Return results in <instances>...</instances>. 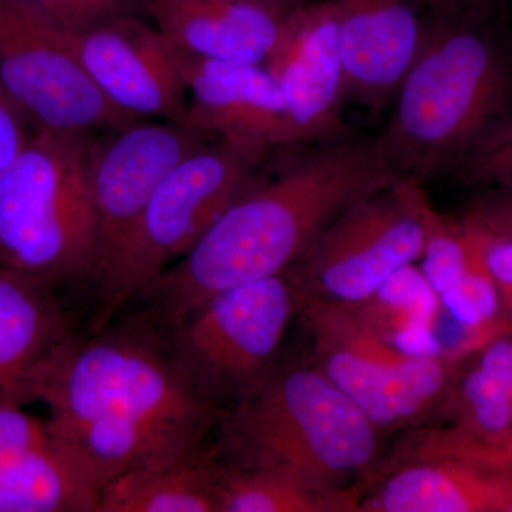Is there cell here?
Here are the masks:
<instances>
[{
	"label": "cell",
	"instance_id": "1",
	"mask_svg": "<svg viewBox=\"0 0 512 512\" xmlns=\"http://www.w3.org/2000/svg\"><path fill=\"white\" fill-rule=\"evenodd\" d=\"M39 402L100 493L117 478L204 446L225 413L195 390L164 333L134 315L87 338L74 335Z\"/></svg>",
	"mask_w": 512,
	"mask_h": 512
},
{
	"label": "cell",
	"instance_id": "2",
	"mask_svg": "<svg viewBox=\"0 0 512 512\" xmlns=\"http://www.w3.org/2000/svg\"><path fill=\"white\" fill-rule=\"evenodd\" d=\"M305 148L271 177L259 171L194 247L134 299L128 308L138 309L130 313L165 330L217 293L285 274L340 212L400 178L379 137Z\"/></svg>",
	"mask_w": 512,
	"mask_h": 512
},
{
	"label": "cell",
	"instance_id": "3",
	"mask_svg": "<svg viewBox=\"0 0 512 512\" xmlns=\"http://www.w3.org/2000/svg\"><path fill=\"white\" fill-rule=\"evenodd\" d=\"M393 100L379 140L394 173L419 183L456 173L512 111V42L493 2L450 18L430 16L423 50Z\"/></svg>",
	"mask_w": 512,
	"mask_h": 512
},
{
	"label": "cell",
	"instance_id": "4",
	"mask_svg": "<svg viewBox=\"0 0 512 512\" xmlns=\"http://www.w3.org/2000/svg\"><path fill=\"white\" fill-rule=\"evenodd\" d=\"M215 444L229 467L268 468L330 488L372 474L380 434L318 366L272 367L225 410Z\"/></svg>",
	"mask_w": 512,
	"mask_h": 512
},
{
	"label": "cell",
	"instance_id": "5",
	"mask_svg": "<svg viewBox=\"0 0 512 512\" xmlns=\"http://www.w3.org/2000/svg\"><path fill=\"white\" fill-rule=\"evenodd\" d=\"M93 137L36 131L25 150L0 171V268L55 291L93 282Z\"/></svg>",
	"mask_w": 512,
	"mask_h": 512
},
{
	"label": "cell",
	"instance_id": "6",
	"mask_svg": "<svg viewBox=\"0 0 512 512\" xmlns=\"http://www.w3.org/2000/svg\"><path fill=\"white\" fill-rule=\"evenodd\" d=\"M271 151L214 138L158 185L96 282L93 330L126 311L251 184Z\"/></svg>",
	"mask_w": 512,
	"mask_h": 512
},
{
	"label": "cell",
	"instance_id": "7",
	"mask_svg": "<svg viewBox=\"0 0 512 512\" xmlns=\"http://www.w3.org/2000/svg\"><path fill=\"white\" fill-rule=\"evenodd\" d=\"M419 181L400 177L340 212L286 271L298 302L353 308L404 266L426 242Z\"/></svg>",
	"mask_w": 512,
	"mask_h": 512
},
{
	"label": "cell",
	"instance_id": "8",
	"mask_svg": "<svg viewBox=\"0 0 512 512\" xmlns=\"http://www.w3.org/2000/svg\"><path fill=\"white\" fill-rule=\"evenodd\" d=\"M295 313L285 272L217 293L161 332L195 390L225 412L274 367Z\"/></svg>",
	"mask_w": 512,
	"mask_h": 512
},
{
	"label": "cell",
	"instance_id": "9",
	"mask_svg": "<svg viewBox=\"0 0 512 512\" xmlns=\"http://www.w3.org/2000/svg\"><path fill=\"white\" fill-rule=\"evenodd\" d=\"M318 366L382 431L409 427L443 404L453 363L412 355L377 338L340 306L298 302Z\"/></svg>",
	"mask_w": 512,
	"mask_h": 512
},
{
	"label": "cell",
	"instance_id": "10",
	"mask_svg": "<svg viewBox=\"0 0 512 512\" xmlns=\"http://www.w3.org/2000/svg\"><path fill=\"white\" fill-rule=\"evenodd\" d=\"M0 87L36 131L97 136L137 121L100 92L66 30L13 0H0Z\"/></svg>",
	"mask_w": 512,
	"mask_h": 512
},
{
	"label": "cell",
	"instance_id": "11",
	"mask_svg": "<svg viewBox=\"0 0 512 512\" xmlns=\"http://www.w3.org/2000/svg\"><path fill=\"white\" fill-rule=\"evenodd\" d=\"M214 138L171 120H137L92 140L90 188L97 229L93 284L175 165Z\"/></svg>",
	"mask_w": 512,
	"mask_h": 512
},
{
	"label": "cell",
	"instance_id": "12",
	"mask_svg": "<svg viewBox=\"0 0 512 512\" xmlns=\"http://www.w3.org/2000/svg\"><path fill=\"white\" fill-rule=\"evenodd\" d=\"M264 64L284 94L293 147L350 136L342 119L345 77L329 0H309L286 13Z\"/></svg>",
	"mask_w": 512,
	"mask_h": 512
},
{
	"label": "cell",
	"instance_id": "13",
	"mask_svg": "<svg viewBox=\"0 0 512 512\" xmlns=\"http://www.w3.org/2000/svg\"><path fill=\"white\" fill-rule=\"evenodd\" d=\"M67 36L84 69L114 107L136 120L185 124L187 93L173 50L140 13Z\"/></svg>",
	"mask_w": 512,
	"mask_h": 512
},
{
	"label": "cell",
	"instance_id": "14",
	"mask_svg": "<svg viewBox=\"0 0 512 512\" xmlns=\"http://www.w3.org/2000/svg\"><path fill=\"white\" fill-rule=\"evenodd\" d=\"M170 47L187 93V126L262 150L293 147L284 94L265 64L204 59Z\"/></svg>",
	"mask_w": 512,
	"mask_h": 512
},
{
	"label": "cell",
	"instance_id": "15",
	"mask_svg": "<svg viewBox=\"0 0 512 512\" xmlns=\"http://www.w3.org/2000/svg\"><path fill=\"white\" fill-rule=\"evenodd\" d=\"M335 9L346 100L372 116L396 96L426 43L423 0H329Z\"/></svg>",
	"mask_w": 512,
	"mask_h": 512
},
{
	"label": "cell",
	"instance_id": "16",
	"mask_svg": "<svg viewBox=\"0 0 512 512\" xmlns=\"http://www.w3.org/2000/svg\"><path fill=\"white\" fill-rule=\"evenodd\" d=\"M74 335L55 289L0 268V407L39 402Z\"/></svg>",
	"mask_w": 512,
	"mask_h": 512
},
{
	"label": "cell",
	"instance_id": "17",
	"mask_svg": "<svg viewBox=\"0 0 512 512\" xmlns=\"http://www.w3.org/2000/svg\"><path fill=\"white\" fill-rule=\"evenodd\" d=\"M140 8L175 49L241 63L266 62L286 15L244 0H140Z\"/></svg>",
	"mask_w": 512,
	"mask_h": 512
},
{
	"label": "cell",
	"instance_id": "18",
	"mask_svg": "<svg viewBox=\"0 0 512 512\" xmlns=\"http://www.w3.org/2000/svg\"><path fill=\"white\" fill-rule=\"evenodd\" d=\"M510 474L457 461L417 458L393 464L360 512H505Z\"/></svg>",
	"mask_w": 512,
	"mask_h": 512
},
{
	"label": "cell",
	"instance_id": "19",
	"mask_svg": "<svg viewBox=\"0 0 512 512\" xmlns=\"http://www.w3.org/2000/svg\"><path fill=\"white\" fill-rule=\"evenodd\" d=\"M100 488L57 439L0 453V512H99Z\"/></svg>",
	"mask_w": 512,
	"mask_h": 512
},
{
	"label": "cell",
	"instance_id": "20",
	"mask_svg": "<svg viewBox=\"0 0 512 512\" xmlns=\"http://www.w3.org/2000/svg\"><path fill=\"white\" fill-rule=\"evenodd\" d=\"M221 468L215 446L205 443L111 481L101 490L99 512H218Z\"/></svg>",
	"mask_w": 512,
	"mask_h": 512
},
{
	"label": "cell",
	"instance_id": "21",
	"mask_svg": "<svg viewBox=\"0 0 512 512\" xmlns=\"http://www.w3.org/2000/svg\"><path fill=\"white\" fill-rule=\"evenodd\" d=\"M346 309L363 328L394 348L412 355L441 357L434 336L439 295L416 264L399 269L366 301Z\"/></svg>",
	"mask_w": 512,
	"mask_h": 512
},
{
	"label": "cell",
	"instance_id": "22",
	"mask_svg": "<svg viewBox=\"0 0 512 512\" xmlns=\"http://www.w3.org/2000/svg\"><path fill=\"white\" fill-rule=\"evenodd\" d=\"M360 500L357 488L323 487L268 468L222 463L218 481V512H352Z\"/></svg>",
	"mask_w": 512,
	"mask_h": 512
},
{
	"label": "cell",
	"instance_id": "23",
	"mask_svg": "<svg viewBox=\"0 0 512 512\" xmlns=\"http://www.w3.org/2000/svg\"><path fill=\"white\" fill-rule=\"evenodd\" d=\"M426 242L420 258L421 272L439 295L450 291L467 268L470 245L463 221L454 222L434 210L426 192L421 200Z\"/></svg>",
	"mask_w": 512,
	"mask_h": 512
},
{
	"label": "cell",
	"instance_id": "24",
	"mask_svg": "<svg viewBox=\"0 0 512 512\" xmlns=\"http://www.w3.org/2000/svg\"><path fill=\"white\" fill-rule=\"evenodd\" d=\"M66 32L141 13L140 0H13Z\"/></svg>",
	"mask_w": 512,
	"mask_h": 512
},
{
	"label": "cell",
	"instance_id": "25",
	"mask_svg": "<svg viewBox=\"0 0 512 512\" xmlns=\"http://www.w3.org/2000/svg\"><path fill=\"white\" fill-rule=\"evenodd\" d=\"M456 173L466 183L512 188V111L485 133Z\"/></svg>",
	"mask_w": 512,
	"mask_h": 512
},
{
	"label": "cell",
	"instance_id": "26",
	"mask_svg": "<svg viewBox=\"0 0 512 512\" xmlns=\"http://www.w3.org/2000/svg\"><path fill=\"white\" fill-rule=\"evenodd\" d=\"M56 440L49 420L37 419L22 407H0V453L47 446Z\"/></svg>",
	"mask_w": 512,
	"mask_h": 512
},
{
	"label": "cell",
	"instance_id": "27",
	"mask_svg": "<svg viewBox=\"0 0 512 512\" xmlns=\"http://www.w3.org/2000/svg\"><path fill=\"white\" fill-rule=\"evenodd\" d=\"M35 133L26 114L0 87V171L15 161Z\"/></svg>",
	"mask_w": 512,
	"mask_h": 512
},
{
	"label": "cell",
	"instance_id": "28",
	"mask_svg": "<svg viewBox=\"0 0 512 512\" xmlns=\"http://www.w3.org/2000/svg\"><path fill=\"white\" fill-rule=\"evenodd\" d=\"M471 220L476 221L474 218ZM476 222L483 238L485 264L497 286L503 311L512 320V238L494 234Z\"/></svg>",
	"mask_w": 512,
	"mask_h": 512
},
{
	"label": "cell",
	"instance_id": "29",
	"mask_svg": "<svg viewBox=\"0 0 512 512\" xmlns=\"http://www.w3.org/2000/svg\"><path fill=\"white\" fill-rule=\"evenodd\" d=\"M477 366L487 370L512 393V329L478 350Z\"/></svg>",
	"mask_w": 512,
	"mask_h": 512
},
{
	"label": "cell",
	"instance_id": "30",
	"mask_svg": "<svg viewBox=\"0 0 512 512\" xmlns=\"http://www.w3.org/2000/svg\"><path fill=\"white\" fill-rule=\"evenodd\" d=\"M468 215L494 234L512 238V194L485 201Z\"/></svg>",
	"mask_w": 512,
	"mask_h": 512
},
{
	"label": "cell",
	"instance_id": "31",
	"mask_svg": "<svg viewBox=\"0 0 512 512\" xmlns=\"http://www.w3.org/2000/svg\"><path fill=\"white\" fill-rule=\"evenodd\" d=\"M493 0H423L427 12L434 18H450L468 10L480 8Z\"/></svg>",
	"mask_w": 512,
	"mask_h": 512
},
{
	"label": "cell",
	"instance_id": "32",
	"mask_svg": "<svg viewBox=\"0 0 512 512\" xmlns=\"http://www.w3.org/2000/svg\"><path fill=\"white\" fill-rule=\"evenodd\" d=\"M244 2L254 3V5L285 15V13L291 12V10L309 2V0H244Z\"/></svg>",
	"mask_w": 512,
	"mask_h": 512
},
{
	"label": "cell",
	"instance_id": "33",
	"mask_svg": "<svg viewBox=\"0 0 512 512\" xmlns=\"http://www.w3.org/2000/svg\"><path fill=\"white\" fill-rule=\"evenodd\" d=\"M503 463V473L511 474L512 476V440L510 441V447H508L507 453H505Z\"/></svg>",
	"mask_w": 512,
	"mask_h": 512
},
{
	"label": "cell",
	"instance_id": "34",
	"mask_svg": "<svg viewBox=\"0 0 512 512\" xmlns=\"http://www.w3.org/2000/svg\"><path fill=\"white\" fill-rule=\"evenodd\" d=\"M511 476V474H510ZM505 512H512V476H511V483H510V493H508V501H507V507H505Z\"/></svg>",
	"mask_w": 512,
	"mask_h": 512
}]
</instances>
